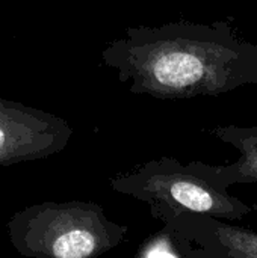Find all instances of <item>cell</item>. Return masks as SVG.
I'll use <instances>...</instances> for the list:
<instances>
[{"instance_id":"1","label":"cell","mask_w":257,"mask_h":258,"mask_svg":"<svg viewBox=\"0 0 257 258\" xmlns=\"http://www.w3.org/2000/svg\"><path fill=\"white\" fill-rule=\"evenodd\" d=\"M103 62L130 92L161 100L217 97L257 83V45L226 21L130 27L106 47Z\"/></svg>"},{"instance_id":"2","label":"cell","mask_w":257,"mask_h":258,"mask_svg":"<svg viewBox=\"0 0 257 258\" xmlns=\"http://www.w3.org/2000/svg\"><path fill=\"white\" fill-rule=\"evenodd\" d=\"M111 189L145 203L156 221L170 224L183 215L241 221L253 209L229 194L215 165L192 160L186 165L161 157L109 180Z\"/></svg>"},{"instance_id":"3","label":"cell","mask_w":257,"mask_h":258,"mask_svg":"<svg viewBox=\"0 0 257 258\" xmlns=\"http://www.w3.org/2000/svg\"><path fill=\"white\" fill-rule=\"evenodd\" d=\"M6 228L24 258H98L120 246L129 231L89 201L35 204L14 213Z\"/></svg>"},{"instance_id":"4","label":"cell","mask_w":257,"mask_h":258,"mask_svg":"<svg viewBox=\"0 0 257 258\" xmlns=\"http://www.w3.org/2000/svg\"><path fill=\"white\" fill-rule=\"evenodd\" d=\"M71 136L65 119L0 97V166L55 156L65 150Z\"/></svg>"},{"instance_id":"5","label":"cell","mask_w":257,"mask_h":258,"mask_svg":"<svg viewBox=\"0 0 257 258\" xmlns=\"http://www.w3.org/2000/svg\"><path fill=\"white\" fill-rule=\"evenodd\" d=\"M171 224L182 258H257L253 230L203 215H183Z\"/></svg>"},{"instance_id":"6","label":"cell","mask_w":257,"mask_h":258,"mask_svg":"<svg viewBox=\"0 0 257 258\" xmlns=\"http://www.w3.org/2000/svg\"><path fill=\"white\" fill-rule=\"evenodd\" d=\"M211 133L239 153L236 162L215 165V172L221 184L226 189L236 184H257V125H221Z\"/></svg>"},{"instance_id":"7","label":"cell","mask_w":257,"mask_h":258,"mask_svg":"<svg viewBox=\"0 0 257 258\" xmlns=\"http://www.w3.org/2000/svg\"><path fill=\"white\" fill-rule=\"evenodd\" d=\"M133 258H182L173 224H164L159 231L148 236Z\"/></svg>"},{"instance_id":"8","label":"cell","mask_w":257,"mask_h":258,"mask_svg":"<svg viewBox=\"0 0 257 258\" xmlns=\"http://www.w3.org/2000/svg\"><path fill=\"white\" fill-rule=\"evenodd\" d=\"M253 210H256V213H257V204L254 206V207H253Z\"/></svg>"}]
</instances>
